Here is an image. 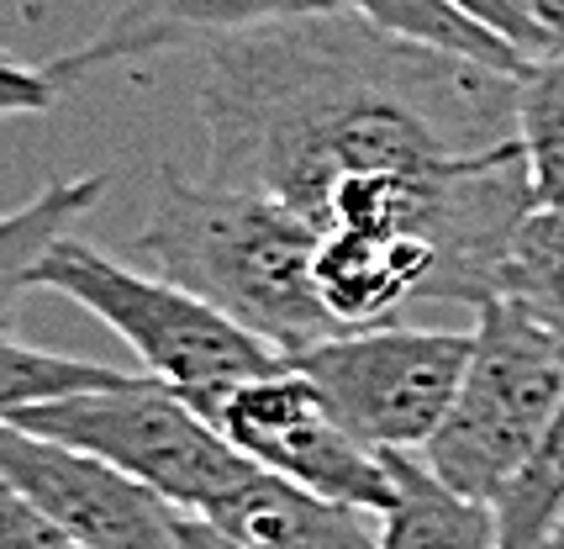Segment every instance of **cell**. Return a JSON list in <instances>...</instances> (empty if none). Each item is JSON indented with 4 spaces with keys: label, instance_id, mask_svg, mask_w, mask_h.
Returning <instances> with one entry per match:
<instances>
[{
    "label": "cell",
    "instance_id": "cell-10",
    "mask_svg": "<svg viewBox=\"0 0 564 549\" xmlns=\"http://www.w3.org/2000/svg\"><path fill=\"white\" fill-rule=\"evenodd\" d=\"M317 291L333 323L354 333V327L391 323V312L417 297L448 301V274H443V254L417 233L338 227L322 233L317 244Z\"/></svg>",
    "mask_w": 564,
    "mask_h": 549
},
{
    "label": "cell",
    "instance_id": "cell-8",
    "mask_svg": "<svg viewBox=\"0 0 564 549\" xmlns=\"http://www.w3.org/2000/svg\"><path fill=\"white\" fill-rule=\"evenodd\" d=\"M0 475L17 481L79 549H185V513L148 492L138 475L11 418H0Z\"/></svg>",
    "mask_w": 564,
    "mask_h": 549
},
{
    "label": "cell",
    "instance_id": "cell-18",
    "mask_svg": "<svg viewBox=\"0 0 564 549\" xmlns=\"http://www.w3.org/2000/svg\"><path fill=\"white\" fill-rule=\"evenodd\" d=\"M564 524V401L554 423L543 433L533 460L522 465L512 486L496 502V528H501V549H543L549 534Z\"/></svg>",
    "mask_w": 564,
    "mask_h": 549
},
{
    "label": "cell",
    "instance_id": "cell-16",
    "mask_svg": "<svg viewBox=\"0 0 564 549\" xmlns=\"http://www.w3.org/2000/svg\"><path fill=\"white\" fill-rule=\"evenodd\" d=\"M127 380L132 375L117 370V365L32 349L17 333H0V418H17L26 407L79 397V391H111V386H127Z\"/></svg>",
    "mask_w": 564,
    "mask_h": 549
},
{
    "label": "cell",
    "instance_id": "cell-22",
    "mask_svg": "<svg viewBox=\"0 0 564 549\" xmlns=\"http://www.w3.org/2000/svg\"><path fill=\"white\" fill-rule=\"evenodd\" d=\"M180 539H185V549H248L243 539H232V534H221L217 524H206V518H180Z\"/></svg>",
    "mask_w": 564,
    "mask_h": 549
},
{
    "label": "cell",
    "instance_id": "cell-11",
    "mask_svg": "<svg viewBox=\"0 0 564 549\" xmlns=\"http://www.w3.org/2000/svg\"><path fill=\"white\" fill-rule=\"evenodd\" d=\"M200 518L248 549H380L365 507L317 497L274 471H253Z\"/></svg>",
    "mask_w": 564,
    "mask_h": 549
},
{
    "label": "cell",
    "instance_id": "cell-24",
    "mask_svg": "<svg viewBox=\"0 0 564 549\" xmlns=\"http://www.w3.org/2000/svg\"><path fill=\"white\" fill-rule=\"evenodd\" d=\"M543 549H564V524L554 528V534H549V545H543Z\"/></svg>",
    "mask_w": 564,
    "mask_h": 549
},
{
    "label": "cell",
    "instance_id": "cell-23",
    "mask_svg": "<svg viewBox=\"0 0 564 549\" xmlns=\"http://www.w3.org/2000/svg\"><path fill=\"white\" fill-rule=\"evenodd\" d=\"M528 6H533V17H539L549 49L564 53V0H528ZM554 53H549V58H554Z\"/></svg>",
    "mask_w": 564,
    "mask_h": 549
},
{
    "label": "cell",
    "instance_id": "cell-20",
    "mask_svg": "<svg viewBox=\"0 0 564 549\" xmlns=\"http://www.w3.org/2000/svg\"><path fill=\"white\" fill-rule=\"evenodd\" d=\"M0 549H79L17 481L0 475Z\"/></svg>",
    "mask_w": 564,
    "mask_h": 549
},
{
    "label": "cell",
    "instance_id": "cell-3",
    "mask_svg": "<svg viewBox=\"0 0 564 549\" xmlns=\"http://www.w3.org/2000/svg\"><path fill=\"white\" fill-rule=\"evenodd\" d=\"M469 365L454 407L427 439L422 465L459 497L496 507L564 401V338L522 306L491 297L469 333Z\"/></svg>",
    "mask_w": 564,
    "mask_h": 549
},
{
    "label": "cell",
    "instance_id": "cell-14",
    "mask_svg": "<svg viewBox=\"0 0 564 549\" xmlns=\"http://www.w3.org/2000/svg\"><path fill=\"white\" fill-rule=\"evenodd\" d=\"M338 11L359 17V22L380 26L391 37L422 43V49H443V53H465L475 64H491L501 75H528L533 64L517 49H507L496 32H486L480 22H469L459 6L448 0H333Z\"/></svg>",
    "mask_w": 564,
    "mask_h": 549
},
{
    "label": "cell",
    "instance_id": "cell-21",
    "mask_svg": "<svg viewBox=\"0 0 564 549\" xmlns=\"http://www.w3.org/2000/svg\"><path fill=\"white\" fill-rule=\"evenodd\" d=\"M58 100L48 69H26L11 53H0V117H37Z\"/></svg>",
    "mask_w": 564,
    "mask_h": 549
},
{
    "label": "cell",
    "instance_id": "cell-7",
    "mask_svg": "<svg viewBox=\"0 0 564 549\" xmlns=\"http://www.w3.org/2000/svg\"><path fill=\"white\" fill-rule=\"evenodd\" d=\"M196 412L212 418L259 471H274L306 492H317V497L348 502V507H365L380 518L395 507L391 454L359 444L327 412L317 386L291 365L238 380Z\"/></svg>",
    "mask_w": 564,
    "mask_h": 549
},
{
    "label": "cell",
    "instance_id": "cell-13",
    "mask_svg": "<svg viewBox=\"0 0 564 549\" xmlns=\"http://www.w3.org/2000/svg\"><path fill=\"white\" fill-rule=\"evenodd\" d=\"M100 196H106V175H79V180L43 185L26 206L0 217V333H11L26 291H37L32 274L43 265V254H48L58 238H69V227L79 223Z\"/></svg>",
    "mask_w": 564,
    "mask_h": 549
},
{
    "label": "cell",
    "instance_id": "cell-17",
    "mask_svg": "<svg viewBox=\"0 0 564 549\" xmlns=\"http://www.w3.org/2000/svg\"><path fill=\"white\" fill-rule=\"evenodd\" d=\"M517 138L533 206H564V53L539 58L517 90Z\"/></svg>",
    "mask_w": 564,
    "mask_h": 549
},
{
    "label": "cell",
    "instance_id": "cell-19",
    "mask_svg": "<svg viewBox=\"0 0 564 549\" xmlns=\"http://www.w3.org/2000/svg\"><path fill=\"white\" fill-rule=\"evenodd\" d=\"M448 6H459L469 22H480L486 32H496V37H501L507 49L522 53L528 64H539V58H549V53H554L528 0H448Z\"/></svg>",
    "mask_w": 564,
    "mask_h": 549
},
{
    "label": "cell",
    "instance_id": "cell-5",
    "mask_svg": "<svg viewBox=\"0 0 564 549\" xmlns=\"http://www.w3.org/2000/svg\"><path fill=\"white\" fill-rule=\"evenodd\" d=\"M11 423L111 460L117 471L138 475L148 492H159L191 518L212 513L232 486H243L259 471L212 418H200L174 386L153 375H132L111 391H79L26 407Z\"/></svg>",
    "mask_w": 564,
    "mask_h": 549
},
{
    "label": "cell",
    "instance_id": "cell-1",
    "mask_svg": "<svg viewBox=\"0 0 564 549\" xmlns=\"http://www.w3.org/2000/svg\"><path fill=\"white\" fill-rule=\"evenodd\" d=\"M522 75L422 49L348 11L221 37L206 53V180L338 233H417L448 301L486 306L533 212L517 138Z\"/></svg>",
    "mask_w": 564,
    "mask_h": 549
},
{
    "label": "cell",
    "instance_id": "cell-2",
    "mask_svg": "<svg viewBox=\"0 0 564 549\" xmlns=\"http://www.w3.org/2000/svg\"><path fill=\"white\" fill-rule=\"evenodd\" d=\"M317 244V227L280 201L180 175H164L153 217L138 233V254L164 280L212 301L280 359L344 333L322 306Z\"/></svg>",
    "mask_w": 564,
    "mask_h": 549
},
{
    "label": "cell",
    "instance_id": "cell-6",
    "mask_svg": "<svg viewBox=\"0 0 564 549\" xmlns=\"http://www.w3.org/2000/svg\"><path fill=\"white\" fill-rule=\"evenodd\" d=\"M469 333L427 327H354L333 333L317 349L285 359L301 370L327 412L380 454H422L454 407L469 365Z\"/></svg>",
    "mask_w": 564,
    "mask_h": 549
},
{
    "label": "cell",
    "instance_id": "cell-12",
    "mask_svg": "<svg viewBox=\"0 0 564 549\" xmlns=\"http://www.w3.org/2000/svg\"><path fill=\"white\" fill-rule=\"evenodd\" d=\"M395 507L386 513L380 549H501L496 507L459 497L422 465V454H391Z\"/></svg>",
    "mask_w": 564,
    "mask_h": 549
},
{
    "label": "cell",
    "instance_id": "cell-4",
    "mask_svg": "<svg viewBox=\"0 0 564 549\" xmlns=\"http://www.w3.org/2000/svg\"><path fill=\"white\" fill-rule=\"evenodd\" d=\"M32 286H48L58 297L79 301L85 312H96L117 338L132 344L143 370L174 386L191 407H206L227 386L285 365L264 338H253L212 301L191 297L185 286H174L164 274L127 270L111 254L90 249L74 233L43 254Z\"/></svg>",
    "mask_w": 564,
    "mask_h": 549
},
{
    "label": "cell",
    "instance_id": "cell-9",
    "mask_svg": "<svg viewBox=\"0 0 564 549\" xmlns=\"http://www.w3.org/2000/svg\"><path fill=\"white\" fill-rule=\"evenodd\" d=\"M322 11H338V6L333 0H122L96 37H85L64 58H53L48 79L64 90L106 64L170 53L180 43H221V37L253 32V26L322 17Z\"/></svg>",
    "mask_w": 564,
    "mask_h": 549
},
{
    "label": "cell",
    "instance_id": "cell-15",
    "mask_svg": "<svg viewBox=\"0 0 564 549\" xmlns=\"http://www.w3.org/2000/svg\"><path fill=\"white\" fill-rule=\"evenodd\" d=\"M496 297L564 338V206H533L496 270Z\"/></svg>",
    "mask_w": 564,
    "mask_h": 549
}]
</instances>
